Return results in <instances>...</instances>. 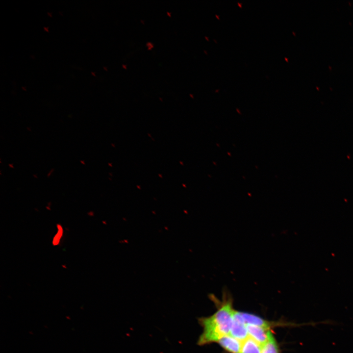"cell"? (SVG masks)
Instances as JSON below:
<instances>
[{
    "label": "cell",
    "instance_id": "8992f818",
    "mask_svg": "<svg viewBox=\"0 0 353 353\" xmlns=\"http://www.w3.org/2000/svg\"><path fill=\"white\" fill-rule=\"evenodd\" d=\"M262 346L248 336L242 342L240 353H261Z\"/></svg>",
    "mask_w": 353,
    "mask_h": 353
},
{
    "label": "cell",
    "instance_id": "9c48e42d",
    "mask_svg": "<svg viewBox=\"0 0 353 353\" xmlns=\"http://www.w3.org/2000/svg\"><path fill=\"white\" fill-rule=\"evenodd\" d=\"M216 16L218 19H219V17L218 16V15H216Z\"/></svg>",
    "mask_w": 353,
    "mask_h": 353
},
{
    "label": "cell",
    "instance_id": "7a4b0ae2",
    "mask_svg": "<svg viewBox=\"0 0 353 353\" xmlns=\"http://www.w3.org/2000/svg\"><path fill=\"white\" fill-rule=\"evenodd\" d=\"M229 335L241 342L249 336L246 324L239 311L234 310Z\"/></svg>",
    "mask_w": 353,
    "mask_h": 353
},
{
    "label": "cell",
    "instance_id": "52a82bcc",
    "mask_svg": "<svg viewBox=\"0 0 353 353\" xmlns=\"http://www.w3.org/2000/svg\"><path fill=\"white\" fill-rule=\"evenodd\" d=\"M261 353H280L277 343L272 332L267 342L262 346Z\"/></svg>",
    "mask_w": 353,
    "mask_h": 353
},
{
    "label": "cell",
    "instance_id": "ba28073f",
    "mask_svg": "<svg viewBox=\"0 0 353 353\" xmlns=\"http://www.w3.org/2000/svg\"><path fill=\"white\" fill-rule=\"evenodd\" d=\"M238 4L239 6H240V7H242V6H241V3L238 2Z\"/></svg>",
    "mask_w": 353,
    "mask_h": 353
},
{
    "label": "cell",
    "instance_id": "277c9868",
    "mask_svg": "<svg viewBox=\"0 0 353 353\" xmlns=\"http://www.w3.org/2000/svg\"><path fill=\"white\" fill-rule=\"evenodd\" d=\"M217 342L230 353H240L242 342L229 334L223 336Z\"/></svg>",
    "mask_w": 353,
    "mask_h": 353
},
{
    "label": "cell",
    "instance_id": "5b68a950",
    "mask_svg": "<svg viewBox=\"0 0 353 353\" xmlns=\"http://www.w3.org/2000/svg\"><path fill=\"white\" fill-rule=\"evenodd\" d=\"M239 313L246 325L259 326L270 329L274 326L272 323L267 321L257 315L240 311Z\"/></svg>",
    "mask_w": 353,
    "mask_h": 353
},
{
    "label": "cell",
    "instance_id": "6da1fadb",
    "mask_svg": "<svg viewBox=\"0 0 353 353\" xmlns=\"http://www.w3.org/2000/svg\"><path fill=\"white\" fill-rule=\"evenodd\" d=\"M234 310L231 298H226L212 315L199 319L203 331L198 341L200 346L217 342L223 336L229 334Z\"/></svg>",
    "mask_w": 353,
    "mask_h": 353
},
{
    "label": "cell",
    "instance_id": "3957f363",
    "mask_svg": "<svg viewBox=\"0 0 353 353\" xmlns=\"http://www.w3.org/2000/svg\"><path fill=\"white\" fill-rule=\"evenodd\" d=\"M249 337L262 346L268 341L270 333V329L259 326L246 325Z\"/></svg>",
    "mask_w": 353,
    "mask_h": 353
}]
</instances>
